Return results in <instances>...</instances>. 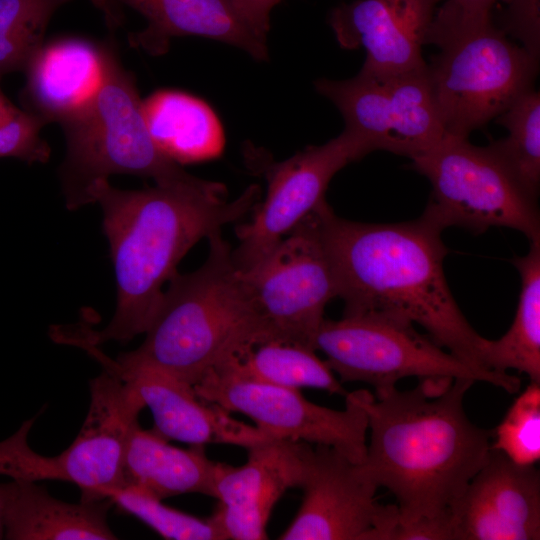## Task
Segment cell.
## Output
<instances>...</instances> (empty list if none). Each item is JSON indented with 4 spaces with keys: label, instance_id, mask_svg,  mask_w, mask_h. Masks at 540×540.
<instances>
[{
    "label": "cell",
    "instance_id": "obj_14",
    "mask_svg": "<svg viewBox=\"0 0 540 540\" xmlns=\"http://www.w3.org/2000/svg\"><path fill=\"white\" fill-rule=\"evenodd\" d=\"M303 500L281 540H390L398 521L396 504L376 500V486L332 447L310 449L300 487Z\"/></svg>",
    "mask_w": 540,
    "mask_h": 540
},
{
    "label": "cell",
    "instance_id": "obj_13",
    "mask_svg": "<svg viewBox=\"0 0 540 540\" xmlns=\"http://www.w3.org/2000/svg\"><path fill=\"white\" fill-rule=\"evenodd\" d=\"M369 153L364 143L345 129L330 141L308 146L279 162L259 149L248 148L247 161L264 176L267 189L251 220L236 227L238 245L232 249L236 266L244 270L261 259L326 202L328 185L339 170Z\"/></svg>",
    "mask_w": 540,
    "mask_h": 540
},
{
    "label": "cell",
    "instance_id": "obj_24",
    "mask_svg": "<svg viewBox=\"0 0 540 540\" xmlns=\"http://www.w3.org/2000/svg\"><path fill=\"white\" fill-rule=\"evenodd\" d=\"M513 262L521 277L516 314L501 338L486 339L483 360L488 370L513 369L540 383V240Z\"/></svg>",
    "mask_w": 540,
    "mask_h": 540
},
{
    "label": "cell",
    "instance_id": "obj_23",
    "mask_svg": "<svg viewBox=\"0 0 540 540\" xmlns=\"http://www.w3.org/2000/svg\"><path fill=\"white\" fill-rule=\"evenodd\" d=\"M142 113L158 149L179 165L217 158L224 148L222 124L202 99L161 89L142 100Z\"/></svg>",
    "mask_w": 540,
    "mask_h": 540
},
{
    "label": "cell",
    "instance_id": "obj_22",
    "mask_svg": "<svg viewBox=\"0 0 540 540\" xmlns=\"http://www.w3.org/2000/svg\"><path fill=\"white\" fill-rule=\"evenodd\" d=\"M216 465L207 457L203 445L175 447L136 422L126 447L124 487H137L162 501L189 493L214 497Z\"/></svg>",
    "mask_w": 540,
    "mask_h": 540
},
{
    "label": "cell",
    "instance_id": "obj_29",
    "mask_svg": "<svg viewBox=\"0 0 540 540\" xmlns=\"http://www.w3.org/2000/svg\"><path fill=\"white\" fill-rule=\"evenodd\" d=\"M491 449L520 465L540 459V383L531 382L492 431Z\"/></svg>",
    "mask_w": 540,
    "mask_h": 540
},
{
    "label": "cell",
    "instance_id": "obj_15",
    "mask_svg": "<svg viewBox=\"0 0 540 540\" xmlns=\"http://www.w3.org/2000/svg\"><path fill=\"white\" fill-rule=\"evenodd\" d=\"M311 444L271 439L248 450L238 467L218 463L211 515L225 539H267L266 526L273 507L291 488H300Z\"/></svg>",
    "mask_w": 540,
    "mask_h": 540
},
{
    "label": "cell",
    "instance_id": "obj_10",
    "mask_svg": "<svg viewBox=\"0 0 540 540\" xmlns=\"http://www.w3.org/2000/svg\"><path fill=\"white\" fill-rule=\"evenodd\" d=\"M239 270L267 339L316 350L315 337L325 319V308L339 291L319 208L256 263Z\"/></svg>",
    "mask_w": 540,
    "mask_h": 540
},
{
    "label": "cell",
    "instance_id": "obj_20",
    "mask_svg": "<svg viewBox=\"0 0 540 540\" xmlns=\"http://www.w3.org/2000/svg\"><path fill=\"white\" fill-rule=\"evenodd\" d=\"M106 54L107 44L82 37L44 42L24 70V109L45 125H62L79 115L93 102L102 85Z\"/></svg>",
    "mask_w": 540,
    "mask_h": 540
},
{
    "label": "cell",
    "instance_id": "obj_32",
    "mask_svg": "<svg viewBox=\"0 0 540 540\" xmlns=\"http://www.w3.org/2000/svg\"><path fill=\"white\" fill-rule=\"evenodd\" d=\"M281 0H234L242 15L259 32L267 35L272 9Z\"/></svg>",
    "mask_w": 540,
    "mask_h": 540
},
{
    "label": "cell",
    "instance_id": "obj_21",
    "mask_svg": "<svg viewBox=\"0 0 540 540\" xmlns=\"http://www.w3.org/2000/svg\"><path fill=\"white\" fill-rule=\"evenodd\" d=\"M110 498L68 503L34 481L13 480L4 512L9 540H113L107 523Z\"/></svg>",
    "mask_w": 540,
    "mask_h": 540
},
{
    "label": "cell",
    "instance_id": "obj_16",
    "mask_svg": "<svg viewBox=\"0 0 540 540\" xmlns=\"http://www.w3.org/2000/svg\"><path fill=\"white\" fill-rule=\"evenodd\" d=\"M454 540L540 539V473L491 449L452 511Z\"/></svg>",
    "mask_w": 540,
    "mask_h": 540
},
{
    "label": "cell",
    "instance_id": "obj_25",
    "mask_svg": "<svg viewBox=\"0 0 540 540\" xmlns=\"http://www.w3.org/2000/svg\"><path fill=\"white\" fill-rule=\"evenodd\" d=\"M315 351L303 344L267 339L226 363L259 381L292 389L316 388L345 397L348 392L341 381Z\"/></svg>",
    "mask_w": 540,
    "mask_h": 540
},
{
    "label": "cell",
    "instance_id": "obj_31",
    "mask_svg": "<svg viewBox=\"0 0 540 540\" xmlns=\"http://www.w3.org/2000/svg\"><path fill=\"white\" fill-rule=\"evenodd\" d=\"M500 14L498 26L534 58L540 54L539 0H510Z\"/></svg>",
    "mask_w": 540,
    "mask_h": 540
},
{
    "label": "cell",
    "instance_id": "obj_26",
    "mask_svg": "<svg viewBox=\"0 0 540 540\" xmlns=\"http://www.w3.org/2000/svg\"><path fill=\"white\" fill-rule=\"evenodd\" d=\"M494 121L506 137L488 147L513 179L537 200L540 185V94L534 88L516 99Z\"/></svg>",
    "mask_w": 540,
    "mask_h": 540
},
{
    "label": "cell",
    "instance_id": "obj_9",
    "mask_svg": "<svg viewBox=\"0 0 540 540\" xmlns=\"http://www.w3.org/2000/svg\"><path fill=\"white\" fill-rule=\"evenodd\" d=\"M411 160L431 184L421 217L440 231L458 226L481 234L491 227H507L530 241L540 240L537 200L522 190L488 146L446 135Z\"/></svg>",
    "mask_w": 540,
    "mask_h": 540
},
{
    "label": "cell",
    "instance_id": "obj_18",
    "mask_svg": "<svg viewBox=\"0 0 540 540\" xmlns=\"http://www.w3.org/2000/svg\"><path fill=\"white\" fill-rule=\"evenodd\" d=\"M442 0H355L335 7L328 22L342 48L366 51L361 69L399 72L426 65L422 46Z\"/></svg>",
    "mask_w": 540,
    "mask_h": 540
},
{
    "label": "cell",
    "instance_id": "obj_1",
    "mask_svg": "<svg viewBox=\"0 0 540 540\" xmlns=\"http://www.w3.org/2000/svg\"><path fill=\"white\" fill-rule=\"evenodd\" d=\"M261 195L257 184L228 200L223 184L203 180L190 186L122 190L108 179L87 190V203L103 212L116 281V309L100 331L58 330V340L77 346L128 342L144 334L163 295V286L177 273L186 253L202 238L240 220Z\"/></svg>",
    "mask_w": 540,
    "mask_h": 540
},
{
    "label": "cell",
    "instance_id": "obj_4",
    "mask_svg": "<svg viewBox=\"0 0 540 540\" xmlns=\"http://www.w3.org/2000/svg\"><path fill=\"white\" fill-rule=\"evenodd\" d=\"M196 270L169 280L142 344L108 361L117 369L151 368L191 386L209 371L266 340L221 231Z\"/></svg>",
    "mask_w": 540,
    "mask_h": 540
},
{
    "label": "cell",
    "instance_id": "obj_19",
    "mask_svg": "<svg viewBox=\"0 0 540 540\" xmlns=\"http://www.w3.org/2000/svg\"><path fill=\"white\" fill-rule=\"evenodd\" d=\"M92 356L136 390L152 412V430L168 441L203 446L230 444L249 449L273 439L258 427L236 420L228 411L202 400L193 386L173 376L151 368L117 369L99 349Z\"/></svg>",
    "mask_w": 540,
    "mask_h": 540
},
{
    "label": "cell",
    "instance_id": "obj_27",
    "mask_svg": "<svg viewBox=\"0 0 540 540\" xmlns=\"http://www.w3.org/2000/svg\"><path fill=\"white\" fill-rule=\"evenodd\" d=\"M72 0H0V78L24 71L54 13Z\"/></svg>",
    "mask_w": 540,
    "mask_h": 540
},
{
    "label": "cell",
    "instance_id": "obj_34",
    "mask_svg": "<svg viewBox=\"0 0 540 540\" xmlns=\"http://www.w3.org/2000/svg\"><path fill=\"white\" fill-rule=\"evenodd\" d=\"M9 493V483H0V539L4 538V512Z\"/></svg>",
    "mask_w": 540,
    "mask_h": 540
},
{
    "label": "cell",
    "instance_id": "obj_11",
    "mask_svg": "<svg viewBox=\"0 0 540 540\" xmlns=\"http://www.w3.org/2000/svg\"><path fill=\"white\" fill-rule=\"evenodd\" d=\"M193 388L202 400L248 416L273 439L329 446L354 463L365 458L368 390L348 392L345 408L335 410L309 401L299 389L250 378L228 363L209 371Z\"/></svg>",
    "mask_w": 540,
    "mask_h": 540
},
{
    "label": "cell",
    "instance_id": "obj_30",
    "mask_svg": "<svg viewBox=\"0 0 540 540\" xmlns=\"http://www.w3.org/2000/svg\"><path fill=\"white\" fill-rule=\"evenodd\" d=\"M45 123L15 106L0 89V158L12 157L32 163L48 161L51 149L40 137Z\"/></svg>",
    "mask_w": 540,
    "mask_h": 540
},
{
    "label": "cell",
    "instance_id": "obj_12",
    "mask_svg": "<svg viewBox=\"0 0 540 540\" xmlns=\"http://www.w3.org/2000/svg\"><path fill=\"white\" fill-rule=\"evenodd\" d=\"M317 92L340 111L345 130L369 152L413 159L445 136L425 66L399 72L368 71L345 80L318 79Z\"/></svg>",
    "mask_w": 540,
    "mask_h": 540
},
{
    "label": "cell",
    "instance_id": "obj_33",
    "mask_svg": "<svg viewBox=\"0 0 540 540\" xmlns=\"http://www.w3.org/2000/svg\"><path fill=\"white\" fill-rule=\"evenodd\" d=\"M453 1L458 2L462 5L468 6V7L493 10L496 4L498 3L507 4L510 0H453Z\"/></svg>",
    "mask_w": 540,
    "mask_h": 540
},
{
    "label": "cell",
    "instance_id": "obj_6",
    "mask_svg": "<svg viewBox=\"0 0 540 540\" xmlns=\"http://www.w3.org/2000/svg\"><path fill=\"white\" fill-rule=\"evenodd\" d=\"M67 153L60 178L68 209L87 203V190L115 174L151 178L155 185L190 186L203 181L165 156L151 138L135 76L107 44L105 74L93 102L60 125Z\"/></svg>",
    "mask_w": 540,
    "mask_h": 540
},
{
    "label": "cell",
    "instance_id": "obj_17",
    "mask_svg": "<svg viewBox=\"0 0 540 540\" xmlns=\"http://www.w3.org/2000/svg\"><path fill=\"white\" fill-rule=\"evenodd\" d=\"M110 28L122 22L130 8L147 26L128 37L132 47L153 56L165 54L175 37L198 36L236 46L256 60L268 57L265 34L242 15L234 0H90Z\"/></svg>",
    "mask_w": 540,
    "mask_h": 540
},
{
    "label": "cell",
    "instance_id": "obj_2",
    "mask_svg": "<svg viewBox=\"0 0 540 540\" xmlns=\"http://www.w3.org/2000/svg\"><path fill=\"white\" fill-rule=\"evenodd\" d=\"M472 379L426 378L417 387L367 397L370 433L363 473L396 499L399 525L451 520L467 485L486 462L492 431L464 408Z\"/></svg>",
    "mask_w": 540,
    "mask_h": 540
},
{
    "label": "cell",
    "instance_id": "obj_28",
    "mask_svg": "<svg viewBox=\"0 0 540 540\" xmlns=\"http://www.w3.org/2000/svg\"><path fill=\"white\" fill-rule=\"evenodd\" d=\"M109 498L120 509L140 519L163 538L224 540L212 516L202 519L176 510L137 487L116 489L109 494Z\"/></svg>",
    "mask_w": 540,
    "mask_h": 540
},
{
    "label": "cell",
    "instance_id": "obj_7",
    "mask_svg": "<svg viewBox=\"0 0 540 540\" xmlns=\"http://www.w3.org/2000/svg\"><path fill=\"white\" fill-rule=\"evenodd\" d=\"M414 323L378 311L324 319L315 337V349L342 382H363L375 397L408 377L466 378L505 390L519 391L521 380L508 372L477 370L419 333Z\"/></svg>",
    "mask_w": 540,
    "mask_h": 540
},
{
    "label": "cell",
    "instance_id": "obj_5",
    "mask_svg": "<svg viewBox=\"0 0 540 540\" xmlns=\"http://www.w3.org/2000/svg\"><path fill=\"white\" fill-rule=\"evenodd\" d=\"M426 44L439 49L427 73L446 135L468 138L534 88L539 60L509 40L492 10L446 0Z\"/></svg>",
    "mask_w": 540,
    "mask_h": 540
},
{
    "label": "cell",
    "instance_id": "obj_8",
    "mask_svg": "<svg viewBox=\"0 0 540 540\" xmlns=\"http://www.w3.org/2000/svg\"><path fill=\"white\" fill-rule=\"evenodd\" d=\"M145 404L136 390L110 369L90 382V406L75 440L57 456L28 445L35 418L0 442V475L13 480H61L77 485L83 501L101 500L124 487V458L130 431Z\"/></svg>",
    "mask_w": 540,
    "mask_h": 540
},
{
    "label": "cell",
    "instance_id": "obj_3",
    "mask_svg": "<svg viewBox=\"0 0 540 540\" xmlns=\"http://www.w3.org/2000/svg\"><path fill=\"white\" fill-rule=\"evenodd\" d=\"M319 217L343 315L378 311L402 317L469 366L492 371L483 360L486 338L467 321L447 283L442 231L422 217L401 223L347 220L327 201Z\"/></svg>",
    "mask_w": 540,
    "mask_h": 540
}]
</instances>
